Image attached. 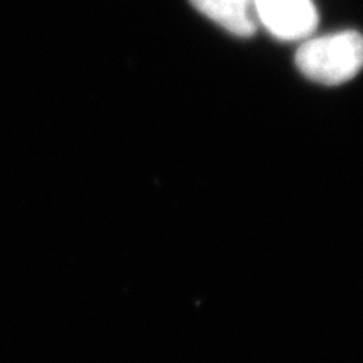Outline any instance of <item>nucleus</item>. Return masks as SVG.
<instances>
[{
  "instance_id": "nucleus-2",
  "label": "nucleus",
  "mask_w": 363,
  "mask_h": 363,
  "mask_svg": "<svg viewBox=\"0 0 363 363\" xmlns=\"http://www.w3.org/2000/svg\"><path fill=\"white\" fill-rule=\"evenodd\" d=\"M260 21L280 40L309 37L316 28L318 13L312 0H253Z\"/></svg>"
},
{
  "instance_id": "nucleus-1",
  "label": "nucleus",
  "mask_w": 363,
  "mask_h": 363,
  "mask_svg": "<svg viewBox=\"0 0 363 363\" xmlns=\"http://www.w3.org/2000/svg\"><path fill=\"white\" fill-rule=\"evenodd\" d=\"M295 64L313 82L344 84L363 68V35L344 30L309 40L298 49Z\"/></svg>"
},
{
  "instance_id": "nucleus-3",
  "label": "nucleus",
  "mask_w": 363,
  "mask_h": 363,
  "mask_svg": "<svg viewBox=\"0 0 363 363\" xmlns=\"http://www.w3.org/2000/svg\"><path fill=\"white\" fill-rule=\"evenodd\" d=\"M191 4L238 37H250L256 29L250 16L253 0H191Z\"/></svg>"
}]
</instances>
